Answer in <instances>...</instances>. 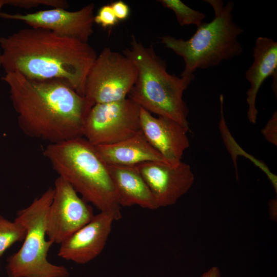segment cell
Instances as JSON below:
<instances>
[{"instance_id":"obj_15","label":"cell","mask_w":277,"mask_h":277,"mask_svg":"<svg viewBox=\"0 0 277 277\" xmlns=\"http://www.w3.org/2000/svg\"><path fill=\"white\" fill-rule=\"evenodd\" d=\"M109 166H135L148 162L169 164L149 144L140 130L134 136L117 143L95 146Z\"/></svg>"},{"instance_id":"obj_12","label":"cell","mask_w":277,"mask_h":277,"mask_svg":"<svg viewBox=\"0 0 277 277\" xmlns=\"http://www.w3.org/2000/svg\"><path fill=\"white\" fill-rule=\"evenodd\" d=\"M114 221L112 215L107 212L94 215L89 223L60 244L58 256L77 264L90 262L104 249Z\"/></svg>"},{"instance_id":"obj_8","label":"cell","mask_w":277,"mask_h":277,"mask_svg":"<svg viewBox=\"0 0 277 277\" xmlns=\"http://www.w3.org/2000/svg\"><path fill=\"white\" fill-rule=\"evenodd\" d=\"M140 109L129 98L95 104L85 118L83 137L94 146L128 139L141 130Z\"/></svg>"},{"instance_id":"obj_14","label":"cell","mask_w":277,"mask_h":277,"mask_svg":"<svg viewBox=\"0 0 277 277\" xmlns=\"http://www.w3.org/2000/svg\"><path fill=\"white\" fill-rule=\"evenodd\" d=\"M253 57L245 77L250 83L246 93L247 117L250 123L255 124L258 113L255 102L259 90L268 77L277 74V42L271 38L259 37L253 47Z\"/></svg>"},{"instance_id":"obj_23","label":"cell","mask_w":277,"mask_h":277,"mask_svg":"<svg viewBox=\"0 0 277 277\" xmlns=\"http://www.w3.org/2000/svg\"><path fill=\"white\" fill-rule=\"evenodd\" d=\"M201 277H221V275L219 268L216 266H212L204 272Z\"/></svg>"},{"instance_id":"obj_16","label":"cell","mask_w":277,"mask_h":277,"mask_svg":"<svg viewBox=\"0 0 277 277\" xmlns=\"http://www.w3.org/2000/svg\"><path fill=\"white\" fill-rule=\"evenodd\" d=\"M108 166L121 207L137 205L151 210L159 208L136 166Z\"/></svg>"},{"instance_id":"obj_21","label":"cell","mask_w":277,"mask_h":277,"mask_svg":"<svg viewBox=\"0 0 277 277\" xmlns=\"http://www.w3.org/2000/svg\"><path fill=\"white\" fill-rule=\"evenodd\" d=\"M262 133L269 143L277 145V113L275 111L268 120Z\"/></svg>"},{"instance_id":"obj_17","label":"cell","mask_w":277,"mask_h":277,"mask_svg":"<svg viewBox=\"0 0 277 277\" xmlns=\"http://www.w3.org/2000/svg\"><path fill=\"white\" fill-rule=\"evenodd\" d=\"M26 229L18 222H12L0 214V258L14 244L23 241Z\"/></svg>"},{"instance_id":"obj_6","label":"cell","mask_w":277,"mask_h":277,"mask_svg":"<svg viewBox=\"0 0 277 277\" xmlns=\"http://www.w3.org/2000/svg\"><path fill=\"white\" fill-rule=\"evenodd\" d=\"M54 194L48 188L27 207L19 210L15 220L26 229L20 249L7 260L8 277H68V269L48 261V251L53 243L46 239V215Z\"/></svg>"},{"instance_id":"obj_24","label":"cell","mask_w":277,"mask_h":277,"mask_svg":"<svg viewBox=\"0 0 277 277\" xmlns=\"http://www.w3.org/2000/svg\"><path fill=\"white\" fill-rule=\"evenodd\" d=\"M4 5L3 0H0V12L2 8V7ZM2 63H1V53H0V67H1Z\"/></svg>"},{"instance_id":"obj_18","label":"cell","mask_w":277,"mask_h":277,"mask_svg":"<svg viewBox=\"0 0 277 277\" xmlns=\"http://www.w3.org/2000/svg\"><path fill=\"white\" fill-rule=\"evenodd\" d=\"M162 5L172 10L181 26L194 25L199 26L206 18L205 14L194 10L180 0H160Z\"/></svg>"},{"instance_id":"obj_1","label":"cell","mask_w":277,"mask_h":277,"mask_svg":"<svg viewBox=\"0 0 277 277\" xmlns=\"http://www.w3.org/2000/svg\"><path fill=\"white\" fill-rule=\"evenodd\" d=\"M1 66L30 80H58L84 96L89 71L97 56L88 43L42 28L21 29L0 37Z\"/></svg>"},{"instance_id":"obj_10","label":"cell","mask_w":277,"mask_h":277,"mask_svg":"<svg viewBox=\"0 0 277 277\" xmlns=\"http://www.w3.org/2000/svg\"><path fill=\"white\" fill-rule=\"evenodd\" d=\"M94 8L91 3L75 11L56 8L26 14L0 12V17L22 21L30 27L48 30L62 37L88 43L93 32Z\"/></svg>"},{"instance_id":"obj_11","label":"cell","mask_w":277,"mask_h":277,"mask_svg":"<svg viewBox=\"0 0 277 277\" xmlns=\"http://www.w3.org/2000/svg\"><path fill=\"white\" fill-rule=\"evenodd\" d=\"M136 167L159 208L175 204L189 191L194 181L190 165L182 161L175 165L148 162L137 165Z\"/></svg>"},{"instance_id":"obj_20","label":"cell","mask_w":277,"mask_h":277,"mask_svg":"<svg viewBox=\"0 0 277 277\" xmlns=\"http://www.w3.org/2000/svg\"><path fill=\"white\" fill-rule=\"evenodd\" d=\"M94 23L104 28L115 26L118 22L110 5H105L101 7L96 15H94Z\"/></svg>"},{"instance_id":"obj_25","label":"cell","mask_w":277,"mask_h":277,"mask_svg":"<svg viewBox=\"0 0 277 277\" xmlns=\"http://www.w3.org/2000/svg\"><path fill=\"white\" fill-rule=\"evenodd\" d=\"M0 267H1V262H0Z\"/></svg>"},{"instance_id":"obj_9","label":"cell","mask_w":277,"mask_h":277,"mask_svg":"<svg viewBox=\"0 0 277 277\" xmlns=\"http://www.w3.org/2000/svg\"><path fill=\"white\" fill-rule=\"evenodd\" d=\"M53 189L46 215V236L53 244H60L89 223L94 214L92 206L62 177L55 179Z\"/></svg>"},{"instance_id":"obj_5","label":"cell","mask_w":277,"mask_h":277,"mask_svg":"<svg viewBox=\"0 0 277 277\" xmlns=\"http://www.w3.org/2000/svg\"><path fill=\"white\" fill-rule=\"evenodd\" d=\"M204 2L213 8L214 15L211 22H203L187 40L170 35L161 38L166 48L183 58L185 66L181 76L193 74L199 69L216 66L243 52L238 37L244 29L233 21L234 3L229 1L224 5L221 0Z\"/></svg>"},{"instance_id":"obj_4","label":"cell","mask_w":277,"mask_h":277,"mask_svg":"<svg viewBox=\"0 0 277 277\" xmlns=\"http://www.w3.org/2000/svg\"><path fill=\"white\" fill-rule=\"evenodd\" d=\"M123 54L137 70L136 81L128 94L130 98L150 113L180 123L189 130L188 108L183 93L194 75L179 77L167 71L164 60L152 47H146L132 36L130 47Z\"/></svg>"},{"instance_id":"obj_2","label":"cell","mask_w":277,"mask_h":277,"mask_svg":"<svg viewBox=\"0 0 277 277\" xmlns=\"http://www.w3.org/2000/svg\"><path fill=\"white\" fill-rule=\"evenodd\" d=\"M1 80L9 86L19 127L26 135L49 144L83 137L91 107L67 83L30 80L18 72L6 73Z\"/></svg>"},{"instance_id":"obj_7","label":"cell","mask_w":277,"mask_h":277,"mask_svg":"<svg viewBox=\"0 0 277 277\" xmlns=\"http://www.w3.org/2000/svg\"><path fill=\"white\" fill-rule=\"evenodd\" d=\"M137 76V68L129 57L105 47L88 74L84 96L91 107L124 100Z\"/></svg>"},{"instance_id":"obj_19","label":"cell","mask_w":277,"mask_h":277,"mask_svg":"<svg viewBox=\"0 0 277 277\" xmlns=\"http://www.w3.org/2000/svg\"><path fill=\"white\" fill-rule=\"evenodd\" d=\"M3 2L4 5H8L25 9L37 7L39 6L65 9L69 8L68 3L65 0H3Z\"/></svg>"},{"instance_id":"obj_13","label":"cell","mask_w":277,"mask_h":277,"mask_svg":"<svg viewBox=\"0 0 277 277\" xmlns=\"http://www.w3.org/2000/svg\"><path fill=\"white\" fill-rule=\"evenodd\" d=\"M140 127L147 141L169 164L175 165L182 161L189 147L187 129L171 119L155 117L142 107Z\"/></svg>"},{"instance_id":"obj_3","label":"cell","mask_w":277,"mask_h":277,"mask_svg":"<svg viewBox=\"0 0 277 277\" xmlns=\"http://www.w3.org/2000/svg\"><path fill=\"white\" fill-rule=\"evenodd\" d=\"M44 155L52 168L88 203L115 221L122 217L109 171L94 146L84 137L49 144Z\"/></svg>"},{"instance_id":"obj_22","label":"cell","mask_w":277,"mask_h":277,"mask_svg":"<svg viewBox=\"0 0 277 277\" xmlns=\"http://www.w3.org/2000/svg\"><path fill=\"white\" fill-rule=\"evenodd\" d=\"M118 21L127 19L130 14L129 6L122 1H117L110 4Z\"/></svg>"}]
</instances>
